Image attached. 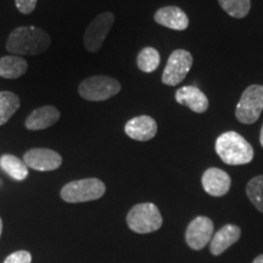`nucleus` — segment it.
<instances>
[{
  "label": "nucleus",
  "mask_w": 263,
  "mask_h": 263,
  "mask_svg": "<svg viewBox=\"0 0 263 263\" xmlns=\"http://www.w3.org/2000/svg\"><path fill=\"white\" fill-rule=\"evenodd\" d=\"M50 47V37L35 26H22L10 33L6 50L14 55H38Z\"/></svg>",
  "instance_id": "obj_1"
},
{
  "label": "nucleus",
  "mask_w": 263,
  "mask_h": 263,
  "mask_svg": "<svg viewBox=\"0 0 263 263\" xmlns=\"http://www.w3.org/2000/svg\"><path fill=\"white\" fill-rule=\"evenodd\" d=\"M216 153L223 162L229 166L248 164L254 160L251 144L236 132H226L217 138Z\"/></svg>",
  "instance_id": "obj_2"
},
{
  "label": "nucleus",
  "mask_w": 263,
  "mask_h": 263,
  "mask_svg": "<svg viewBox=\"0 0 263 263\" xmlns=\"http://www.w3.org/2000/svg\"><path fill=\"white\" fill-rule=\"evenodd\" d=\"M163 219L155 203L143 202L133 206L127 215V224L138 234H149L162 227Z\"/></svg>",
  "instance_id": "obj_3"
},
{
  "label": "nucleus",
  "mask_w": 263,
  "mask_h": 263,
  "mask_svg": "<svg viewBox=\"0 0 263 263\" xmlns=\"http://www.w3.org/2000/svg\"><path fill=\"white\" fill-rule=\"evenodd\" d=\"M106 192L105 184L98 178H87L67 183L61 189V197L66 202L78 203L94 201L104 196Z\"/></svg>",
  "instance_id": "obj_4"
},
{
  "label": "nucleus",
  "mask_w": 263,
  "mask_h": 263,
  "mask_svg": "<svg viewBox=\"0 0 263 263\" xmlns=\"http://www.w3.org/2000/svg\"><path fill=\"white\" fill-rule=\"evenodd\" d=\"M121 84L108 76H91L82 81L78 93L88 101H104L120 93Z\"/></svg>",
  "instance_id": "obj_5"
},
{
  "label": "nucleus",
  "mask_w": 263,
  "mask_h": 263,
  "mask_svg": "<svg viewBox=\"0 0 263 263\" xmlns=\"http://www.w3.org/2000/svg\"><path fill=\"white\" fill-rule=\"evenodd\" d=\"M263 111V85L252 84L246 88L235 108L239 122L252 124L258 120Z\"/></svg>",
  "instance_id": "obj_6"
},
{
  "label": "nucleus",
  "mask_w": 263,
  "mask_h": 263,
  "mask_svg": "<svg viewBox=\"0 0 263 263\" xmlns=\"http://www.w3.org/2000/svg\"><path fill=\"white\" fill-rule=\"evenodd\" d=\"M193 66V55L183 49H177L170 55L166 67L163 70L162 83L166 85H174L182 83L185 80Z\"/></svg>",
  "instance_id": "obj_7"
},
{
  "label": "nucleus",
  "mask_w": 263,
  "mask_h": 263,
  "mask_svg": "<svg viewBox=\"0 0 263 263\" xmlns=\"http://www.w3.org/2000/svg\"><path fill=\"white\" fill-rule=\"evenodd\" d=\"M115 22V15L112 12H103L98 15L84 32V48L90 52H98L101 45L110 32Z\"/></svg>",
  "instance_id": "obj_8"
},
{
  "label": "nucleus",
  "mask_w": 263,
  "mask_h": 263,
  "mask_svg": "<svg viewBox=\"0 0 263 263\" xmlns=\"http://www.w3.org/2000/svg\"><path fill=\"white\" fill-rule=\"evenodd\" d=\"M213 236V222L209 217L199 216L189 223L185 232V241L190 249L202 250Z\"/></svg>",
  "instance_id": "obj_9"
},
{
  "label": "nucleus",
  "mask_w": 263,
  "mask_h": 263,
  "mask_svg": "<svg viewBox=\"0 0 263 263\" xmlns=\"http://www.w3.org/2000/svg\"><path fill=\"white\" fill-rule=\"evenodd\" d=\"M24 162L27 167L39 172H48V171L58 170L62 163V157L57 151L44 147L31 149L25 154Z\"/></svg>",
  "instance_id": "obj_10"
},
{
  "label": "nucleus",
  "mask_w": 263,
  "mask_h": 263,
  "mask_svg": "<svg viewBox=\"0 0 263 263\" xmlns=\"http://www.w3.org/2000/svg\"><path fill=\"white\" fill-rule=\"evenodd\" d=\"M202 188L209 195L219 197L224 196L229 192L230 185H232V179L229 174L224 171L216 168L206 170L202 174Z\"/></svg>",
  "instance_id": "obj_11"
},
{
  "label": "nucleus",
  "mask_w": 263,
  "mask_h": 263,
  "mask_svg": "<svg viewBox=\"0 0 263 263\" xmlns=\"http://www.w3.org/2000/svg\"><path fill=\"white\" fill-rule=\"evenodd\" d=\"M124 132L132 139L147 141L153 139L157 133V123L153 117L141 115L128 121L124 126Z\"/></svg>",
  "instance_id": "obj_12"
},
{
  "label": "nucleus",
  "mask_w": 263,
  "mask_h": 263,
  "mask_svg": "<svg viewBox=\"0 0 263 263\" xmlns=\"http://www.w3.org/2000/svg\"><path fill=\"white\" fill-rule=\"evenodd\" d=\"M154 20L163 27L174 31H185L189 27V18L178 6H164L156 11Z\"/></svg>",
  "instance_id": "obj_13"
},
{
  "label": "nucleus",
  "mask_w": 263,
  "mask_h": 263,
  "mask_svg": "<svg viewBox=\"0 0 263 263\" xmlns=\"http://www.w3.org/2000/svg\"><path fill=\"white\" fill-rule=\"evenodd\" d=\"M60 111L57 107L45 105V106L35 108L26 118L25 126L29 130H41L54 126L60 120Z\"/></svg>",
  "instance_id": "obj_14"
},
{
  "label": "nucleus",
  "mask_w": 263,
  "mask_h": 263,
  "mask_svg": "<svg viewBox=\"0 0 263 263\" xmlns=\"http://www.w3.org/2000/svg\"><path fill=\"white\" fill-rule=\"evenodd\" d=\"M176 100L185 105L195 114H203L209 108V99L195 85H186L176 91Z\"/></svg>",
  "instance_id": "obj_15"
},
{
  "label": "nucleus",
  "mask_w": 263,
  "mask_h": 263,
  "mask_svg": "<svg viewBox=\"0 0 263 263\" xmlns=\"http://www.w3.org/2000/svg\"><path fill=\"white\" fill-rule=\"evenodd\" d=\"M240 235H241V229L238 226L226 224L212 236L211 241H210V252L213 256L223 254L227 249H229L238 241Z\"/></svg>",
  "instance_id": "obj_16"
},
{
  "label": "nucleus",
  "mask_w": 263,
  "mask_h": 263,
  "mask_svg": "<svg viewBox=\"0 0 263 263\" xmlns=\"http://www.w3.org/2000/svg\"><path fill=\"white\" fill-rule=\"evenodd\" d=\"M28 68L27 61L17 55H8L0 58V77L6 80H16L22 77Z\"/></svg>",
  "instance_id": "obj_17"
},
{
  "label": "nucleus",
  "mask_w": 263,
  "mask_h": 263,
  "mask_svg": "<svg viewBox=\"0 0 263 263\" xmlns=\"http://www.w3.org/2000/svg\"><path fill=\"white\" fill-rule=\"evenodd\" d=\"M0 167L6 174L15 180H25L28 177V167L24 161L14 155H3L0 157Z\"/></svg>",
  "instance_id": "obj_18"
},
{
  "label": "nucleus",
  "mask_w": 263,
  "mask_h": 263,
  "mask_svg": "<svg viewBox=\"0 0 263 263\" xmlns=\"http://www.w3.org/2000/svg\"><path fill=\"white\" fill-rule=\"evenodd\" d=\"M20 98L12 91H0V126L5 124L20 108Z\"/></svg>",
  "instance_id": "obj_19"
},
{
  "label": "nucleus",
  "mask_w": 263,
  "mask_h": 263,
  "mask_svg": "<svg viewBox=\"0 0 263 263\" xmlns=\"http://www.w3.org/2000/svg\"><path fill=\"white\" fill-rule=\"evenodd\" d=\"M161 57L159 51L155 48L146 47L139 52L137 58V65L140 71L145 72V73H151V72L156 71L157 67L160 66Z\"/></svg>",
  "instance_id": "obj_20"
},
{
  "label": "nucleus",
  "mask_w": 263,
  "mask_h": 263,
  "mask_svg": "<svg viewBox=\"0 0 263 263\" xmlns=\"http://www.w3.org/2000/svg\"><path fill=\"white\" fill-rule=\"evenodd\" d=\"M218 3L227 14L235 18H244L251 9V0H218Z\"/></svg>",
  "instance_id": "obj_21"
},
{
  "label": "nucleus",
  "mask_w": 263,
  "mask_h": 263,
  "mask_svg": "<svg viewBox=\"0 0 263 263\" xmlns=\"http://www.w3.org/2000/svg\"><path fill=\"white\" fill-rule=\"evenodd\" d=\"M246 194L256 209L263 213V176H257L250 180L246 185Z\"/></svg>",
  "instance_id": "obj_22"
},
{
  "label": "nucleus",
  "mask_w": 263,
  "mask_h": 263,
  "mask_svg": "<svg viewBox=\"0 0 263 263\" xmlns=\"http://www.w3.org/2000/svg\"><path fill=\"white\" fill-rule=\"evenodd\" d=\"M31 262H32V256L28 251H25V250L16 251L14 254L9 255L4 261V263H31Z\"/></svg>",
  "instance_id": "obj_23"
},
{
  "label": "nucleus",
  "mask_w": 263,
  "mask_h": 263,
  "mask_svg": "<svg viewBox=\"0 0 263 263\" xmlns=\"http://www.w3.org/2000/svg\"><path fill=\"white\" fill-rule=\"evenodd\" d=\"M38 0H15L16 8L22 14L28 15L33 12V10L35 9V5H37Z\"/></svg>",
  "instance_id": "obj_24"
},
{
  "label": "nucleus",
  "mask_w": 263,
  "mask_h": 263,
  "mask_svg": "<svg viewBox=\"0 0 263 263\" xmlns=\"http://www.w3.org/2000/svg\"><path fill=\"white\" fill-rule=\"evenodd\" d=\"M252 263H263V254L257 256V257L254 259V262H252Z\"/></svg>",
  "instance_id": "obj_25"
},
{
  "label": "nucleus",
  "mask_w": 263,
  "mask_h": 263,
  "mask_svg": "<svg viewBox=\"0 0 263 263\" xmlns=\"http://www.w3.org/2000/svg\"><path fill=\"white\" fill-rule=\"evenodd\" d=\"M259 143H261V145L263 147V126L261 128V134H259Z\"/></svg>",
  "instance_id": "obj_26"
},
{
  "label": "nucleus",
  "mask_w": 263,
  "mask_h": 263,
  "mask_svg": "<svg viewBox=\"0 0 263 263\" xmlns=\"http://www.w3.org/2000/svg\"><path fill=\"white\" fill-rule=\"evenodd\" d=\"M2 230H3V222H2V218H0V236H2Z\"/></svg>",
  "instance_id": "obj_27"
}]
</instances>
